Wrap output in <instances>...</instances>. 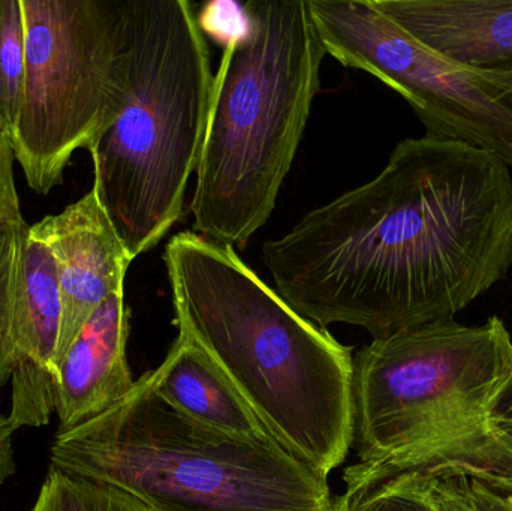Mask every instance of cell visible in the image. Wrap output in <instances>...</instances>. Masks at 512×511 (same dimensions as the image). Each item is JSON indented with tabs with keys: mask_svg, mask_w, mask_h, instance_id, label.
<instances>
[{
	"mask_svg": "<svg viewBox=\"0 0 512 511\" xmlns=\"http://www.w3.org/2000/svg\"><path fill=\"white\" fill-rule=\"evenodd\" d=\"M277 293L327 330L373 339L459 312L512 266V176L492 153L426 137L262 246Z\"/></svg>",
	"mask_w": 512,
	"mask_h": 511,
	"instance_id": "6da1fadb",
	"label": "cell"
},
{
	"mask_svg": "<svg viewBox=\"0 0 512 511\" xmlns=\"http://www.w3.org/2000/svg\"><path fill=\"white\" fill-rule=\"evenodd\" d=\"M179 335L274 441L328 479L354 446L351 348L295 311L230 246L183 231L165 246Z\"/></svg>",
	"mask_w": 512,
	"mask_h": 511,
	"instance_id": "7a4b0ae2",
	"label": "cell"
},
{
	"mask_svg": "<svg viewBox=\"0 0 512 511\" xmlns=\"http://www.w3.org/2000/svg\"><path fill=\"white\" fill-rule=\"evenodd\" d=\"M512 338L504 321H438L354 357V444L366 476L478 480L512 495Z\"/></svg>",
	"mask_w": 512,
	"mask_h": 511,
	"instance_id": "3957f363",
	"label": "cell"
},
{
	"mask_svg": "<svg viewBox=\"0 0 512 511\" xmlns=\"http://www.w3.org/2000/svg\"><path fill=\"white\" fill-rule=\"evenodd\" d=\"M243 15L213 78L191 201L197 234L233 249L273 213L327 56L309 0H251Z\"/></svg>",
	"mask_w": 512,
	"mask_h": 511,
	"instance_id": "277c9868",
	"label": "cell"
},
{
	"mask_svg": "<svg viewBox=\"0 0 512 511\" xmlns=\"http://www.w3.org/2000/svg\"><path fill=\"white\" fill-rule=\"evenodd\" d=\"M210 47L188 0H126V93L90 150L102 207L131 260L182 218L209 120Z\"/></svg>",
	"mask_w": 512,
	"mask_h": 511,
	"instance_id": "5b68a950",
	"label": "cell"
},
{
	"mask_svg": "<svg viewBox=\"0 0 512 511\" xmlns=\"http://www.w3.org/2000/svg\"><path fill=\"white\" fill-rule=\"evenodd\" d=\"M51 467L116 486L152 511H331L328 479L279 446L195 422L150 371L95 419L56 435Z\"/></svg>",
	"mask_w": 512,
	"mask_h": 511,
	"instance_id": "8992f818",
	"label": "cell"
},
{
	"mask_svg": "<svg viewBox=\"0 0 512 511\" xmlns=\"http://www.w3.org/2000/svg\"><path fill=\"white\" fill-rule=\"evenodd\" d=\"M20 2L26 57L12 152L29 188L48 195L122 110L126 0Z\"/></svg>",
	"mask_w": 512,
	"mask_h": 511,
	"instance_id": "52a82bcc",
	"label": "cell"
},
{
	"mask_svg": "<svg viewBox=\"0 0 512 511\" xmlns=\"http://www.w3.org/2000/svg\"><path fill=\"white\" fill-rule=\"evenodd\" d=\"M325 53L403 96L429 137L484 150L512 167V72L460 65L412 38L372 0H309Z\"/></svg>",
	"mask_w": 512,
	"mask_h": 511,
	"instance_id": "ba28073f",
	"label": "cell"
},
{
	"mask_svg": "<svg viewBox=\"0 0 512 511\" xmlns=\"http://www.w3.org/2000/svg\"><path fill=\"white\" fill-rule=\"evenodd\" d=\"M29 234L50 249L62 297V323L56 368L96 309L125 288L132 260L102 207L98 191L89 192L59 215L30 225Z\"/></svg>",
	"mask_w": 512,
	"mask_h": 511,
	"instance_id": "9c48e42d",
	"label": "cell"
},
{
	"mask_svg": "<svg viewBox=\"0 0 512 511\" xmlns=\"http://www.w3.org/2000/svg\"><path fill=\"white\" fill-rule=\"evenodd\" d=\"M60 323L62 297L56 263L50 249L29 234L8 416L14 432L48 425L56 411Z\"/></svg>",
	"mask_w": 512,
	"mask_h": 511,
	"instance_id": "30bf717a",
	"label": "cell"
},
{
	"mask_svg": "<svg viewBox=\"0 0 512 511\" xmlns=\"http://www.w3.org/2000/svg\"><path fill=\"white\" fill-rule=\"evenodd\" d=\"M128 338L123 288L96 309L60 363L54 411L60 431L95 419L131 392L135 380L126 357Z\"/></svg>",
	"mask_w": 512,
	"mask_h": 511,
	"instance_id": "8fae6325",
	"label": "cell"
},
{
	"mask_svg": "<svg viewBox=\"0 0 512 511\" xmlns=\"http://www.w3.org/2000/svg\"><path fill=\"white\" fill-rule=\"evenodd\" d=\"M412 38L469 68L512 72V0H372Z\"/></svg>",
	"mask_w": 512,
	"mask_h": 511,
	"instance_id": "7c38bea8",
	"label": "cell"
},
{
	"mask_svg": "<svg viewBox=\"0 0 512 511\" xmlns=\"http://www.w3.org/2000/svg\"><path fill=\"white\" fill-rule=\"evenodd\" d=\"M153 390L201 425L252 443L279 446L207 357L183 335L150 371ZM280 447V446H279Z\"/></svg>",
	"mask_w": 512,
	"mask_h": 511,
	"instance_id": "4fadbf2b",
	"label": "cell"
},
{
	"mask_svg": "<svg viewBox=\"0 0 512 511\" xmlns=\"http://www.w3.org/2000/svg\"><path fill=\"white\" fill-rule=\"evenodd\" d=\"M29 228L14 192L0 204V389L15 368Z\"/></svg>",
	"mask_w": 512,
	"mask_h": 511,
	"instance_id": "5bb4252c",
	"label": "cell"
},
{
	"mask_svg": "<svg viewBox=\"0 0 512 511\" xmlns=\"http://www.w3.org/2000/svg\"><path fill=\"white\" fill-rule=\"evenodd\" d=\"M345 492L331 511H439L433 476L408 471L391 476H366L354 468L343 473Z\"/></svg>",
	"mask_w": 512,
	"mask_h": 511,
	"instance_id": "9a60e30c",
	"label": "cell"
},
{
	"mask_svg": "<svg viewBox=\"0 0 512 511\" xmlns=\"http://www.w3.org/2000/svg\"><path fill=\"white\" fill-rule=\"evenodd\" d=\"M32 511H152L116 486L50 467Z\"/></svg>",
	"mask_w": 512,
	"mask_h": 511,
	"instance_id": "2e32d148",
	"label": "cell"
},
{
	"mask_svg": "<svg viewBox=\"0 0 512 511\" xmlns=\"http://www.w3.org/2000/svg\"><path fill=\"white\" fill-rule=\"evenodd\" d=\"M24 57L26 30L21 2L0 0V134L11 143L20 113Z\"/></svg>",
	"mask_w": 512,
	"mask_h": 511,
	"instance_id": "e0dca14e",
	"label": "cell"
},
{
	"mask_svg": "<svg viewBox=\"0 0 512 511\" xmlns=\"http://www.w3.org/2000/svg\"><path fill=\"white\" fill-rule=\"evenodd\" d=\"M462 485L469 511H512V495L463 477Z\"/></svg>",
	"mask_w": 512,
	"mask_h": 511,
	"instance_id": "ac0fdd59",
	"label": "cell"
},
{
	"mask_svg": "<svg viewBox=\"0 0 512 511\" xmlns=\"http://www.w3.org/2000/svg\"><path fill=\"white\" fill-rule=\"evenodd\" d=\"M433 492L439 511H469L462 477L433 476Z\"/></svg>",
	"mask_w": 512,
	"mask_h": 511,
	"instance_id": "d6986e66",
	"label": "cell"
},
{
	"mask_svg": "<svg viewBox=\"0 0 512 511\" xmlns=\"http://www.w3.org/2000/svg\"><path fill=\"white\" fill-rule=\"evenodd\" d=\"M12 437H14V429L11 428L8 416L0 413V483L6 482L17 473Z\"/></svg>",
	"mask_w": 512,
	"mask_h": 511,
	"instance_id": "ffe728a7",
	"label": "cell"
},
{
	"mask_svg": "<svg viewBox=\"0 0 512 511\" xmlns=\"http://www.w3.org/2000/svg\"><path fill=\"white\" fill-rule=\"evenodd\" d=\"M14 152H12L11 140L0 134V204L17 192L14 182Z\"/></svg>",
	"mask_w": 512,
	"mask_h": 511,
	"instance_id": "44dd1931",
	"label": "cell"
}]
</instances>
